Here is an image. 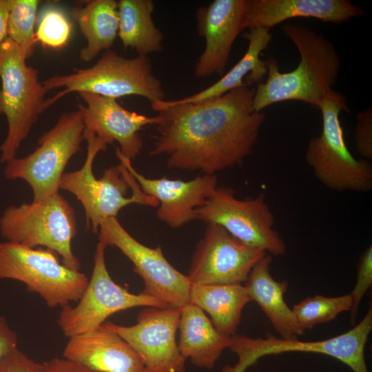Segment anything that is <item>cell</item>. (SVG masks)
Masks as SVG:
<instances>
[{
	"instance_id": "6da1fadb",
	"label": "cell",
	"mask_w": 372,
	"mask_h": 372,
	"mask_svg": "<svg viewBox=\"0 0 372 372\" xmlns=\"http://www.w3.org/2000/svg\"><path fill=\"white\" fill-rule=\"evenodd\" d=\"M254 93L245 85L195 103H152L159 121L149 155L165 156L170 169L209 175L242 165L266 118L253 110Z\"/></svg>"
},
{
	"instance_id": "7a4b0ae2",
	"label": "cell",
	"mask_w": 372,
	"mask_h": 372,
	"mask_svg": "<svg viewBox=\"0 0 372 372\" xmlns=\"http://www.w3.org/2000/svg\"><path fill=\"white\" fill-rule=\"evenodd\" d=\"M282 30L298 51L300 61L292 71L282 72L275 58L266 60L267 79L255 90L253 110L262 112L286 101H300L319 109L322 101L334 92L340 56L328 39L309 28L288 23Z\"/></svg>"
},
{
	"instance_id": "3957f363",
	"label": "cell",
	"mask_w": 372,
	"mask_h": 372,
	"mask_svg": "<svg viewBox=\"0 0 372 372\" xmlns=\"http://www.w3.org/2000/svg\"><path fill=\"white\" fill-rule=\"evenodd\" d=\"M83 138L87 143L85 163L79 169L63 174L59 190L72 193L81 203L87 228L98 234L103 221L116 218L122 208L131 204L158 206V200L143 193L121 162L105 169L100 178H95L92 168L94 158L107 145L91 133L83 132Z\"/></svg>"
},
{
	"instance_id": "277c9868",
	"label": "cell",
	"mask_w": 372,
	"mask_h": 372,
	"mask_svg": "<svg viewBox=\"0 0 372 372\" xmlns=\"http://www.w3.org/2000/svg\"><path fill=\"white\" fill-rule=\"evenodd\" d=\"M43 85L46 92L64 88L45 100L44 110L72 92H91L115 99L136 95L152 103L165 98L162 83L153 74L151 61L147 56L128 59L111 50L106 52L94 65L74 68L70 74L52 76L45 80Z\"/></svg>"
},
{
	"instance_id": "5b68a950",
	"label": "cell",
	"mask_w": 372,
	"mask_h": 372,
	"mask_svg": "<svg viewBox=\"0 0 372 372\" xmlns=\"http://www.w3.org/2000/svg\"><path fill=\"white\" fill-rule=\"evenodd\" d=\"M76 232L75 211L59 192L42 200L9 206L0 217V234L6 241L45 247L59 254L66 267L80 270L72 249Z\"/></svg>"
},
{
	"instance_id": "8992f818",
	"label": "cell",
	"mask_w": 372,
	"mask_h": 372,
	"mask_svg": "<svg viewBox=\"0 0 372 372\" xmlns=\"http://www.w3.org/2000/svg\"><path fill=\"white\" fill-rule=\"evenodd\" d=\"M319 110L322 116V133L309 141L307 164L318 180L330 189L370 192L371 164L364 158L356 159L344 140L340 114L342 110L349 112L345 99L334 91L322 101Z\"/></svg>"
},
{
	"instance_id": "52a82bcc",
	"label": "cell",
	"mask_w": 372,
	"mask_h": 372,
	"mask_svg": "<svg viewBox=\"0 0 372 372\" xmlns=\"http://www.w3.org/2000/svg\"><path fill=\"white\" fill-rule=\"evenodd\" d=\"M26 56L9 38L0 43V114L8 122L6 137L0 145V161L16 158L39 116L44 111L45 94L39 71L26 63Z\"/></svg>"
},
{
	"instance_id": "ba28073f",
	"label": "cell",
	"mask_w": 372,
	"mask_h": 372,
	"mask_svg": "<svg viewBox=\"0 0 372 372\" xmlns=\"http://www.w3.org/2000/svg\"><path fill=\"white\" fill-rule=\"evenodd\" d=\"M0 279L25 284L51 308L76 302L89 281L84 273L66 267L49 249L8 241H0Z\"/></svg>"
},
{
	"instance_id": "9c48e42d",
	"label": "cell",
	"mask_w": 372,
	"mask_h": 372,
	"mask_svg": "<svg viewBox=\"0 0 372 372\" xmlns=\"http://www.w3.org/2000/svg\"><path fill=\"white\" fill-rule=\"evenodd\" d=\"M372 330L370 307L360 322L350 330L333 338L316 341L283 339L267 333L265 337L251 338L243 334L231 337L229 349L238 357L233 364H226L221 372H247L267 355L289 352L313 353L338 360L353 372H369L364 356L365 346Z\"/></svg>"
},
{
	"instance_id": "30bf717a",
	"label": "cell",
	"mask_w": 372,
	"mask_h": 372,
	"mask_svg": "<svg viewBox=\"0 0 372 372\" xmlns=\"http://www.w3.org/2000/svg\"><path fill=\"white\" fill-rule=\"evenodd\" d=\"M83 130L80 109L63 113L54 126L40 137L33 152L6 163L4 176L25 181L32 189L33 201L58 193L64 169L84 140Z\"/></svg>"
},
{
	"instance_id": "8fae6325",
	"label": "cell",
	"mask_w": 372,
	"mask_h": 372,
	"mask_svg": "<svg viewBox=\"0 0 372 372\" xmlns=\"http://www.w3.org/2000/svg\"><path fill=\"white\" fill-rule=\"evenodd\" d=\"M107 246L98 242L91 278L74 306L61 307L58 325L68 338L97 329L110 316L137 307H169L160 300L142 292L134 294L111 278L105 260Z\"/></svg>"
},
{
	"instance_id": "7c38bea8",
	"label": "cell",
	"mask_w": 372,
	"mask_h": 372,
	"mask_svg": "<svg viewBox=\"0 0 372 372\" xmlns=\"http://www.w3.org/2000/svg\"><path fill=\"white\" fill-rule=\"evenodd\" d=\"M195 219L218 224L245 245L271 256L286 254V244L273 229L275 218L264 193L254 198L238 199L233 189L218 187L204 205L196 209Z\"/></svg>"
},
{
	"instance_id": "4fadbf2b",
	"label": "cell",
	"mask_w": 372,
	"mask_h": 372,
	"mask_svg": "<svg viewBox=\"0 0 372 372\" xmlns=\"http://www.w3.org/2000/svg\"><path fill=\"white\" fill-rule=\"evenodd\" d=\"M99 241L118 249L134 265V271L143 280L142 293L169 307L182 308L189 302L192 284L187 275L167 260L160 245L152 248L135 239L116 218L100 225Z\"/></svg>"
},
{
	"instance_id": "5bb4252c",
	"label": "cell",
	"mask_w": 372,
	"mask_h": 372,
	"mask_svg": "<svg viewBox=\"0 0 372 372\" xmlns=\"http://www.w3.org/2000/svg\"><path fill=\"white\" fill-rule=\"evenodd\" d=\"M181 309L144 307L134 325L106 321L101 327L120 335L134 349L144 364V372H186V360L176 340Z\"/></svg>"
},
{
	"instance_id": "9a60e30c",
	"label": "cell",
	"mask_w": 372,
	"mask_h": 372,
	"mask_svg": "<svg viewBox=\"0 0 372 372\" xmlns=\"http://www.w3.org/2000/svg\"><path fill=\"white\" fill-rule=\"evenodd\" d=\"M267 254L242 242L222 226L207 223L187 276L192 285L242 284Z\"/></svg>"
},
{
	"instance_id": "2e32d148",
	"label": "cell",
	"mask_w": 372,
	"mask_h": 372,
	"mask_svg": "<svg viewBox=\"0 0 372 372\" xmlns=\"http://www.w3.org/2000/svg\"><path fill=\"white\" fill-rule=\"evenodd\" d=\"M249 3V0H215L197 10V31L205 48L195 66L196 77L223 74L233 44L245 29Z\"/></svg>"
},
{
	"instance_id": "e0dca14e",
	"label": "cell",
	"mask_w": 372,
	"mask_h": 372,
	"mask_svg": "<svg viewBox=\"0 0 372 372\" xmlns=\"http://www.w3.org/2000/svg\"><path fill=\"white\" fill-rule=\"evenodd\" d=\"M116 154L143 193L158 200L156 216L172 228H179L196 220V209L203 206L218 188L216 174H203L187 181L165 177L149 178L138 172L118 148Z\"/></svg>"
},
{
	"instance_id": "ac0fdd59",
	"label": "cell",
	"mask_w": 372,
	"mask_h": 372,
	"mask_svg": "<svg viewBox=\"0 0 372 372\" xmlns=\"http://www.w3.org/2000/svg\"><path fill=\"white\" fill-rule=\"evenodd\" d=\"M79 94L85 103V106L79 105L83 132L94 134L107 145L116 141L124 157L131 161L136 158L143 147L139 132L147 125H156L159 121L158 115L149 117L127 110L115 99L85 92Z\"/></svg>"
},
{
	"instance_id": "d6986e66",
	"label": "cell",
	"mask_w": 372,
	"mask_h": 372,
	"mask_svg": "<svg viewBox=\"0 0 372 372\" xmlns=\"http://www.w3.org/2000/svg\"><path fill=\"white\" fill-rule=\"evenodd\" d=\"M63 358L95 372H144V364L120 335L103 327L69 338Z\"/></svg>"
},
{
	"instance_id": "ffe728a7",
	"label": "cell",
	"mask_w": 372,
	"mask_h": 372,
	"mask_svg": "<svg viewBox=\"0 0 372 372\" xmlns=\"http://www.w3.org/2000/svg\"><path fill=\"white\" fill-rule=\"evenodd\" d=\"M365 14L349 0H249L245 28H271L294 18L342 23Z\"/></svg>"
},
{
	"instance_id": "44dd1931",
	"label": "cell",
	"mask_w": 372,
	"mask_h": 372,
	"mask_svg": "<svg viewBox=\"0 0 372 372\" xmlns=\"http://www.w3.org/2000/svg\"><path fill=\"white\" fill-rule=\"evenodd\" d=\"M272 261V256L267 254L252 268L244 286L251 301L260 307L280 338L298 339L305 331L285 301L288 282L277 281L271 274Z\"/></svg>"
},
{
	"instance_id": "7402d4cb",
	"label": "cell",
	"mask_w": 372,
	"mask_h": 372,
	"mask_svg": "<svg viewBox=\"0 0 372 372\" xmlns=\"http://www.w3.org/2000/svg\"><path fill=\"white\" fill-rule=\"evenodd\" d=\"M178 330L181 355L199 368L213 369L231 345V337L220 333L205 311L191 302L181 309Z\"/></svg>"
},
{
	"instance_id": "603a6c76",
	"label": "cell",
	"mask_w": 372,
	"mask_h": 372,
	"mask_svg": "<svg viewBox=\"0 0 372 372\" xmlns=\"http://www.w3.org/2000/svg\"><path fill=\"white\" fill-rule=\"evenodd\" d=\"M243 37L248 41V48L240 61L218 81L209 87L178 100L167 101L169 104L195 103L221 96L232 90L260 81L267 74L266 61L260 59L262 52L272 39L270 30L263 28L249 29Z\"/></svg>"
},
{
	"instance_id": "cb8c5ba5",
	"label": "cell",
	"mask_w": 372,
	"mask_h": 372,
	"mask_svg": "<svg viewBox=\"0 0 372 372\" xmlns=\"http://www.w3.org/2000/svg\"><path fill=\"white\" fill-rule=\"evenodd\" d=\"M189 302L209 313L222 335L236 333L244 307L251 302L242 284L192 285Z\"/></svg>"
},
{
	"instance_id": "d4e9b609",
	"label": "cell",
	"mask_w": 372,
	"mask_h": 372,
	"mask_svg": "<svg viewBox=\"0 0 372 372\" xmlns=\"http://www.w3.org/2000/svg\"><path fill=\"white\" fill-rule=\"evenodd\" d=\"M71 14L79 24L87 45L80 52L82 61H90L113 45L118 31V3L114 0H90L75 7Z\"/></svg>"
},
{
	"instance_id": "484cf974",
	"label": "cell",
	"mask_w": 372,
	"mask_h": 372,
	"mask_svg": "<svg viewBox=\"0 0 372 372\" xmlns=\"http://www.w3.org/2000/svg\"><path fill=\"white\" fill-rule=\"evenodd\" d=\"M154 9L151 0L118 2V35L125 49H134L140 56L163 50V34L154 22Z\"/></svg>"
},
{
	"instance_id": "4316f807",
	"label": "cell",
	"mask_w": 372,
	"mask_h": 372,
	"mask_svg": "<svg viewBox=\"0 0 372 372\" xmlns=\"http://www.w3.org/2000/svg\"><path fill=\"white\" fill-rule=\"evenodd\" d=\"M351 299L349 293L334 297L315 295L296 304L293 312L300 327L311 329L318 324L333 320L340 313L350 311Z\"/></svg>"
},
{
	"instance_id": "83f0119b",
	"label": "cell",
	"mask_w": 372,
	"mask_h": 372,
	"mask_svg": "<svg viewBox=\"0 0 372 372\" xmlns=\"http://www.w3.org/2000/svg\"><path fill=\"white\" fill-rule=\"evenodd\" d=\"M40 1L12 0L7 37L13 41L28 59L37 42L34 25Z\"/></svg>"
},
{
	"instance_id": "f1b7e54d",
	"label": "cell",
	"mask_w": 372,
	"mask_h": 372,
	"mask_svg": "<svg viewBox=\"0 0 372 372\" xmlns=\"http://www.w3.org/2000/svg\"><path fill=\"white\" fill-rule=\"evenodd\" d=\"M72 31V23L63 10L51 7L44 10L37 32V41L52 48H63L68 43Z\"/></svg>"
},
{
	"instance_id": "f546056e",
	"label": "cell",
	"mask_w": 372,
	"mask_h": 372,
	"mask_svg": "<svg viewBox=\"0 0 372 372\" xmlns=\"http://www.w3.org/2000/svg\"><path fill=\"white\" fill-rule=\"evenodd\" d=\"M372 285V247L370 245L360 256L357 267V280L349 293L351 299V322L353 324L361 300Z\"/></svg>"
},
{
	"instance_id": "4dcf8cb0",
	"label": "cell",
	"mask_w": 372,
	"mask_h": 372,
	"mask_svg": "<svg viewBox=\"0 0 372 372\" xmlns=\"http://www.w3.org/2000/svg\"><path fill=\"white\" fill-rule=\"evenodd\" d=\"M355 147L366 161L372 159V108L368 107L357 114L355 131Z\"/></svg>"
},
{
	"instance_id": "1f68e13d",
	"label": "cell",
	"mask_w": 372,
	"mask_h": 372,
	"mask_svg": "<svg viewBox=\"0 0 372 372\" xmlns=\"http://www.w3.org/2000/svg\"><path fill=\"white\" fill-rule=\"evenodd\" d=\"M0 372H44V364L34 361L17 348L4 358Z\"/></svg>"
},
{
	"instance_id": "d6a6232c",
	"label": "cell",
	"mask_w": 372,
	"mask_h": 372,
	"mask_svg": "<svg viewBox=\"0 0 372 372\" xmlns=\"http://www.w3.org/2000/svg\"><path fill=\"white\" fill-rule=\"evenodd\" d=\"M17 333L10 327L6 319L0 315V364L4 358L17 348Z\"/></svg>"
},
{
	"instance_id": "836d02e7",
	"label": "cell",
	"mask_w": 372,
	"mask_h": 372,
	"mask_svg": "<svg viewBox=\"0 0 372 372\" xmlns=\"http://www.w3.org/2000/svg\"><path fill=\"white\" fill-rule=\"evenodd\" d=\"M44 372H95L64 358H54L45 362Z\"/></svg>"
},
{
	"instance_id": "e575fe53",
	"label": "cell",
	"mask_w": 372,
	"mask_h": 372,
	"mask_svg": "<svg viewBox=\"0 0 372 372\" xmlns=\"http://www.w3.org/2000/svg\"><path fill=\"white\" fill-rule=\"evenodd\" d=\"M12 0H0V43L7 38Z\"/></svg>"
}]
</instances>
